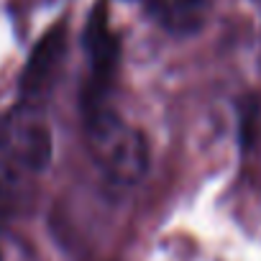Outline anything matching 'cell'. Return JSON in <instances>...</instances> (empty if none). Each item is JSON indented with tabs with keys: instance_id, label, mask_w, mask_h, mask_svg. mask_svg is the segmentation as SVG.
Masks as SVG:
<instances>
[{
	"instance_id": "3957f363",
	"label": "cell",
	"mask_w": 261,
	"mask_h": 261,
	"mask_svg": "<svg viewBox=\"0 0 261 261\" xmlns=\"http://www.w3.org/2000/svg\"><path fill=\"white\" fill-rule=\"evenodd\" d=\"M64 29L57 26L54 31H49L41 44L34 49V57L23 72V82H21V90H23V100H34L39 102V95L54 82L57 72H59V64L64 59Z\"/></svg>"
},
{
	"instance_id": "277c9868",
	"label": "cell",
	"mask_w": 261,
	"mask_h": 261,
	"mask_svg": "<svg viewBox=\"0 0 261 261\" xmlns=\"http://www.w3.org/2000/svg\"><path fill=\"white\" fill-rule=\"evenodd\" d=\"M146 6L162 29L177 36H190L207 23L215 0H146Z\"/></svg>"
},
{
	"instance_id": "6da1fadb",
	"label": "cell",
	"mask_w": 261,
	"mask_h": 261,
	"mask_svg": "<svg viewBox=\"0 0 261 261\" xmlns=\"http://www.w3.org/2000/svg\"><path fill=\"white\" fill-rule=\"evenodd\" d=\"M85 139L95 167L115 185H136L149 169V146L139 128L97 105L87 110Z\"/></svg>"
},
{
	"instance_id": "7a4b0ae2",
	"label": "cell",
	"mask_w": 261,
	"mask_h": 261,
	"mask_svg": "<svg viewBox=\"0 0 261 261\" xmlns=\"http://www.w3.org/2000/svg\"><path fill=\"white\" fill-rule=\"evenodd\" d=\"M54 154L51 125L34 100H21L0 118V167L8 174H39Z\"/></svg>"
}]
</instances>
